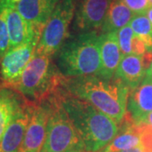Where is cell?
<instances>
[{
    "label": "cell",
    "mask_w": 152,
    "mask_h": 152,
    "mask_svg": "<svg viewBox=\"0 0 152 152\" xmlns=\"http://www.w3.org/2000/svg\"><path fill=\"white\" fill-rule=\"evenodd\" d=\"M147 123L151 125L152 127V113L149 116H148V118H147Z\"/></svg>",
    "instance_id": "cell-28"
},
{
    "label": "cell",
    "mask_w": 152,
    "mask_h": 152,
    "mask_svg": "<svg viewBox=\"0 0 152 152\" xmlns=\"http://www.w3.org/2000/svg\"><path fill=\"white\" fill-rule=\"evenodd\" d=\"M66 152H87L85 151V149L83 147H79V148H74V149H71L69 150L68 151Z\"/></svg>",
    "instance_id": "cell-26"
},
{
    "label": "cell",
    "mask_w": 152,
    "mask_h": 152,
    "mask_svg": "<svg viewBox=\"0 0 152 152\" xmlns=\"http://www.w3.org/2000/svg\"><path fill=\"white\" fill-rule=\"evenodd\" d=\"M58 53L57 66L64 77L99 75L101 56L97 31L80 33L71 38Z\"/></svg>",
    "instance_id": "cell-3"
},
{
    "label": "cell",
    "mask_w": 152,
    "mask_h": 152,
    "mask_svg": "<svg viewBox=\"0 0 152 152\" xmlns=\"http://www.w3.org/2000/svg\"><path fill=\"white\" fill-rule=\"evenodd\" d=\"M63 107L70 118L87 152H100L117 135L119 125L91 103L75 97L61 87Z\"/></svg>",
    "instance_id": "cell-2"
},
{
    "label": "cell",
    "mask_w": 152,
    "mask_h": 152,
    "mask_svg": "<svg viewBox=\"0 0 152 152\" xmlns=\"http://www.w3.org/2000/svg\"><path fill=\"white\" fill-rule=\"evenodd\" d=\"M147 69L144 55H124L113 78L124 83L129 90H133L144 80Z\"/></svg>",
    "instance_id": "cell-15"
},
{
    "label": "cell",
    "mask_w": 152,
    "mask_h": 152,
    "mask_svg": "<svg viewBox=\"0 0 152 152\" xmlns=\"http://www.w3.org/2000/svg\"><path fill=\"white\" fill-rule=\"evenodd\" d=\"M58 90L46 100L49 105V117L41 152H66L74 148H84L75 125L63 107Z\"/></svg>",
    "instance_id": "cell-5"
},
{
    "label": "cell",
    "mask_w": 152,
    "mask_h": 152,
    "mask_svg": "<svg viewBox=\"0 0 152 152\" xmlns=\"http://www.w3.org/2000/svg\"><path fill=\"white\" fill-rule=\"evenodd\" d=\"M113 0H81L75 12V28L84 32L101 31Z\"/></svg>",
    "instance_id": "cell-10"
},
{
    "label": "cell",
    "mask_w": 152,
    "mask_h": 152,
    "mask_svg": "<svg viewBox=\"0 0 152 152\" xmlns=\"http://www.w3.org/2000/svg\"><path fill=\"white\" fill-rule=\"evenodd\" d=\"M6 9V20L10 34V48L25 45L40 39L42 30L26 20L17 10L15 4L11 0H1Z\"/></svg>",
    "instance_id": "cell-9"
},
{
    "label": "cell",
    "mask_w": 152,
    "mask_h": 152,
    "mask_svg": "<svg viewBox=\"0 0 152 152\" xmlns=\"http://www.w3.org/2000/svg\"><path fill=\"white\" fill-rule=\"evenodd\" d=\"M140 147L145 152H152V127L148 123L140 124Z\"/></svg>",
    "instance_id": "cell-22"
},
{
    "label": "cell",
    "mask_w": 152,
    "mask_h": 152,
    "mask_svg": "<svg viewBox=\"0 0 152 152\" xmlns=\"http://www.w3.org/2000/svg\"><path fill=\"white\" fill-rule=\"evenodd\" d=\"M152 113V78L145 75L141 83L129 91L127 113L136 125L147 123Z\"/></svg>",
    "instance_id": "cell-11"
},
{
    "label": "cell",
    "mask_w": 152,
    "mask_h": 152,
    "mask_svg": "<svg viewBox=\"0 0 152 152\" xmlns=\"http://www.w3.org/2000/svg\"><path fill=\"white\" fill-rule=\"evenodd\" d=\"M75 14V0H60L44 26L35 53L53 57L69 37V27Z\"/></svg>",
    "instance_id": "cell-6"
},
{
    "label": "cell",
    "mask_w": 152,
    "mask_h": 152,
    "mask_svg": "<svg viewBox=\"0 0 152 152\" xmlns=\"http://www.w3.org/2000/svg\"><path fill=\"white\" fill-rule=\"evenodd\" d=\"M129 26L136 36L144 42L147 52H152V25L146 15H134Z\"/></svg>",
    "instance_id": "cell-20"
},
{
    "label": "cell",
    "mask_w": 152,
    "mask_h": 152,
    "mask_svg": "<svg viewBox=\"0 0 152 152\" xmlns=\"http://www.w3.org/2000/svg\"><path fill=\"white\" fill-rule=\"evenodd\" d=\"M34 106L35 102L28 100L24 104L21 111L8 127L0 141V152H19Z\"/></svg>",
    "instance_id": "cell-13"
},
{
    "label": "cell",
    "mask_w": 152,
    "mask_h": 152,
    "mask_svg": "<svg viewBox=\"0 0 152 152\" xmlns=\"http://www.w3.org/2000/svg\"><path fill=\"white\" fill-rule=\"evenodd\" d=\"M149 2H150V4H151V6L152 5V0H149Z\"/></svg>",
    "instance_id": "cell-29"
},
{
    "label": "cell",
    "mask_w": 152,
    "mask_h": 152,
    "mask_svg": "<svg viewBox=\"0 0 152 152\" xmlns=\"http://www.w3.org/2000/svg\"><path fill=\"white\" fill-rule=\"evenodd\" d=\"M26 101L27 99L23 101L20 94L12 89L3 88L0 90V141Z\"/></svg>",
    "instance_id": "cell-17"
},
{
    "label": "cell",
    "mask_w": 152,
    "mask_h": 152,
    "mask_svg": "<svg viewBox=\"0 0 152 152\" xmlns=\"http://www.w3.org/2000/svg\"><path fill=\"white\" fill-rule=\"evenodd\" d=\"M134 13L125 4L123 0H113L101 30L102 33L118 32L129 25Z\"/></svg>",
    "instance_id": "cell-18"
},
{
    "label": "cell",
    "mask_w": 152,
    "mask_h": 152,
    "mask_svg": "<svg viewBox=\"0 0 152 152\" xmlns=\"http://www.w3.org/2000/svg\"><path fill=\"white\" fill-rule=\"evenodd\" d=\"M61 88L84 100L119 125L127 115L129 88L119 80H104L96 75L64 77Z\"/></svg>",
    "instance_id": "cell-1"
},
{
    "label": "cell",
    "mask_w": 152,
    "mask_h": 152,
    "mask_svg": "<svg viewBox=\"0 0 152 152\" xmlns=\"http://www.w3.org/2000/svg\"><path fill=\"white\" fill-rule=\"evenodd\" d=\"M145 75L152 78V62L151 64V65H150V67L148 68V69L146 70V75Z\"/></svg>",
    "instance_id": "cell-27"
},
{
    "label": "cell",
    "mask_w": 152,
    "mask_h": 152,
    "mask_svg": "<svg viewBox=\"0 0 152 152\" xmlns=\"http://www.w3.org/2000/svg\"><path fill=\"white\" fill-rule=\"evenodd\" d=\"M140 146V129L127 113L113 140L100 152H120Z\"/></svg>",
    "instance_id": "cell-16"
},
{
    "label": "cell",
    "mask_w": 152,
    "mask_h": 152,
    "mask_svg": "<svg viewBox=\"0 0 152 152\" xmlns=\"http://www.w3.org/2000/svg\"><path fill=\"white\" fill-rule=\"evenodd\" d=\"M118 38L123 55H144L147 52L146 47L139 37H137L129 25L118 31Z\"/></svg>",
    "instance_id": "cell-19"
},
{
    "label": "cell",
    "mask_w": 152,
    "mask_h": 152,
    "mask_svg": "<svg viewBox=\"0 0 152 152\" xmlns=\"http://www.w3.org/2000/svg\"><path fill=\"white\" fill-rule=\"evenodd\" d=\"M10 48V34L6 20V9L4 4L0 0V60Z\"/></svg>",
    "instance_id": "cell-21"
},
{
    "label": "cell",
    "mask_w": 152,
    "mask_h": 152,
    "mask_svg": "<svg viewBox=\"0 0 152 152\" xmlns=\"http://www.w3.org/2000/svg\"><path fill=\"white\" fill-rule=\"evenodd\" d=\"M123 1L135 15L145 14L147 10L151 6L149 0H123Z\"/></svg>",
    "instance_id": "cell-23"
},
{
    "label": "cell",
    "mask_w": 152,
    "mask_h": 152,
    "mask_svg": "<svg viewBox=\"0 0 152 152\" xmlns=\"http://www.w3.org/2000/svg\"><path fill=\"white\" fill-rule=\"evenodd\" d=\"M145 15H146V16L148 17L149 20L151 21V25H152V5L150 6V8L147 10Z\"/></svg>",
    "instance_id": "cell-25"
},
{
    "label": "cell",
    "mask_w": 152,
    "mask_h": 152,
    "mask_svg": "<svg viewBox=\"0 0 152 152\" xmlns=\"http://www.w3.org/2000/svg\"><path fill=\"white\" fill-rule=\"evenodd\" d=\"M49 117V105L45 100L35 102L21 146L19 152H41L46 139Z\"/></svg>",
    "instance_id": "cell-8"
},
{
    "label": "cell",
    "mask_w": 152,
    "mask_h": 152,
    "mask_svg": "<svg viewBox=\"0 0 152 152\" xmlns=\"http://www.w3.org/2000/svg\"><path fill=\"white\" fill-rule=\"evenodd\" d=\"M101 56V71L98 77L113 80L124 55L121 52L118 32L102 33L99 35Z\"/></svg>",
    "instance_id": "cell-12"
},
{
    "label": "cell",
    "mask_w": 152,
    "mask_h": 152,
    "mask_svg": "<svg viewBox=\"0 0 152 152\" xmlns=\"http://www.w3.org/2000/svg\"><path fill=\"white\" fill-rule=\"evenodd\" d=\"M51 56L35 53L20 80L10 87L23 96L42 102L61 87L64 76L53 64Z\"/></svg>",
    "instance_id": "cell-4"
},
{
    "label": "cell",
    "mask_w": 152,
    "mask_h": 152,
    "mask_svg": "<svg viewBox=\"0 0 152 152\" xmlns=\"http://www.w3.org/2000/svg\"><path fill=\"white\" fill-rule=\"evenodd\" d=\"M11 1H13V2H14V3L15 4V3H16V2H17V1H18V0H11Z\"/></svg>",
    "instance_id": "cell-30"
},
{
    "label": "cell",
    "mask_w": 152,
    "mask_h": 152,
    "mask_svg": "<svg viewBox=\"0 0 152 152\" xmlns=\"http://www.w3.org/2000/svg\"><path fill=\"white\" fill-rule=\"evenodd\" d=\"M60 0H18L15 7L21 16L43 30Z\"/></svg>",
    "instance_id": "cell-14"
},
{
    "label": "cell",
    "mask_w": 152,
    "mask_h": 152,
    "mask_svg": "<svg viewBox=\"0 0 152 152\" xmlns=\"http://www.w3.org/2000/svg\"><path fill=\"white\" fill-rule=\"evenodd\" d=\"M120 152H145L143 151L140 146L135 147V148H132V149H129V150H125V151H123Z\"/></svg>",
    "instance_id": "cell-24"
},
{
    "label": "cell",
    "mask_w": 152,
    "mask_h": 152,
    "mask_svg": "<svg viewBox=\"0 0 152 152\" xmlns=\"http://www.w3.org/2000/svg\"><path fill=\"white\" fill-rule=\"evenodd\" d=\"M36 39L29 43L10 49L0 62V75L4 88H10L20 78L28 63L35 54L38 42Z\"/></svg>",
    "instance_id": "cell-7"
},
{
    "label": "cell",
    "mask_w": 152,
    "mask_h": 152,
    "mask_svg": "<svg viewBox=\"0 0 152 152\" xmlns=\"http://www.w3.org/2000/svg\"><path fill=\"white\" fill-rule=\"evenodd\" d=\"M0 62H1V60H0Z\"/></svg>",
    "instance_id": "cell-31"
}]
</instances>
